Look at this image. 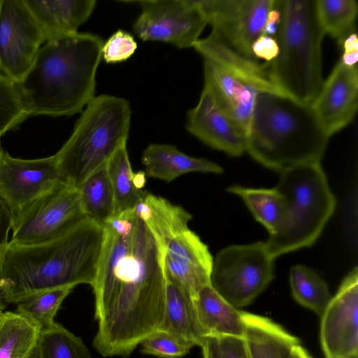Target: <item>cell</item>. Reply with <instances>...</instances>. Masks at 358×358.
Wrapping results in <instances>:
<instances>
[{
  "mask_svg": "<svg viewBox=\"0 0 358 358\" xmlns=\"http://www.w3.org/2000/svg\"><path fill=\"white\" fill-rule=\"evenodd\" d=\"M102 248L92 285L93 340L103 357H128L163 321L166 273L164 254L134 208L114 215L103 225Z\"/></svg>",
  "mask_w": 358,
  "mask_h": 358,
  "instance_id": "obj_1",
  "label": "cell"
},
{
  "mask_svg": "<svg viewBox=\"0 0 358 358\" xmlns=\"http://www.w3.org/2000/svg\"><path fill=\"white\" fill-rule=\"evenodd\" d=\"M103 226L85 217L51 241L6 248L1 260L3 300L17 303L36 292L79 284L92 285L103 241Z\"/></svg>",
  "mask_w": 358,
  "mask_h": 358,
  "instance_id": "obj_2",
  "label": "cell"
},
{
  "mask_svg": "<svg viewBox=\"0 0 358 358\" xmlns=\"http://www.w3.org/2000/svg\"><path fill=\"white\" fill-rule=\"evenodd\" d=\"M102 38L76 33L47 41L18 83L29 115L71 116L94 98Z\"/></svg>",
  "mask_w": 358,
  "mask_h": 358,
  "instance_id": "obj_3",
  "label": "cell"
},
{
  "mask_svg": "<svg viewBox=\"0 0 358 358\" xmlns=\"http://www.w3.org/2000/svg\"><path fill=\"white\" fill-rule=\"evenodd\" d=\"M329 136L310 105L280 93H260L246 134V152L277 171L320 163Z\"/></svg>",
  "mask_w": 358,
  "mask_h": 358,
  "instance_id": "obj_4",
  "label": "cell"
},
{
  "mask_svg": "<svg viewBox=\"0 0 358 358\" xmlns=\"http://www.w3.org/2000/svg\"><path fill=\"white\" fill-rule=\"evenodd\" d=\"M280 22L275 36L278 52L268 63L269 76L285 95L311 105L324 83L322 41L315 0H276Z\"/></svg>",
  "mask_w": 358,
  "mask_h": 358,
  "instance_id": "obj_5",
  "label": "cell"
},
{
  "mask_svg": "<svg viewBox=\"0 0 358 358\" xmlns=\"http://www.w3.org/2000/svg\"><path fill=\"white\" fill-rule=\"evenodd\" d=\"M131 110L125 99L101 94L85 106L73 131L55 154L62 181L78 188L127 145Z\"/></svg>",
  "mask_w": 358,
  "mask_h": 358,
  "instance_id": "obj_6",
  "label": "cell"
},
{
  "mask_svg": "<svg viewBox=\"0 0 358 358\" xmlns=\"http://www.w3.org/2000/svg\"><path fill=\"white\" fill-rule=\"evenodd\" d=\"M275 188L283 198L284 210L265 244L275 259L311 246L332 216L336 201L320 163L281 171Z\"/></svg>",
  "mask_w": 358,
  "mask_h": 358,
  "instance_id": "obj_7",
  "label": "cell"
},
{
  "mask_svg": "<svg viewBox=\"0 0 358 358\" xmlns=\"http://www.w3.org/2000/svg\"><path fill=\"white\" fill-rule=\"evenodd\" d=\"M193 48L203 60L204 84L222 110L246 135L258 95L282 94L270 78L268 63L241 57L208 37L199 39Z\"/></svg>",
  "mask_w": 358,
  "mask_h": 358,
  "instance_id": "obj_8",
  "label": "cell"
},
{
  "mask_svg": "<svg viewBox=\"0 0 358 358\" xmlns=\"http://www.w3.org/2000/svg\"><path fill=\"white\" fill-rule=\"evenodd\" d=\"M142 218L162 247L166 273L194 299L210 284L213 259L208 246L192 231V215L167 199L146 194Z\"/></svg>",
  "mask_w": 358,
  "mask_h": 358,
  "instance_id": "obj_9",
  "label": "cell"
},
{
  "mask_svg": "<svg viewBox=\"0 0 358 358\" xmlns=\"http://www.w3.org/2000/svg\"><path fill=\"white\" fill-rule=\"evenodd\" d=\"M274 260L265 242L224 248L213 260L210 286L235 308L245 307L273 280Z\"/></svg>",
  "mask_w": 358,
  "mask_h": 358,
  "instance_id": "obj_10",
  "label": "cell"
},
{
  "mask_svg": "<svg viewBox=\"0 0 358 358\" xmlns=\"http://www.w3.org/2000/svg\"><path fill=\"white\" fill-rule=\"evenodd\" d=\"M85 217L78 188L62 182L13 219L8 245L30 246L51 241Z\"/></svg>",
  "mask_w": 358,
  "mask_h": 358,
  "instance_id": "obj_11",
  "label": "cell"
},
{
  "mask_svg": "<svg viewBox=\"0 0 358 358\" xmlns=\"http://www.w3.org/2000/svg\"><path fill=\"white\" fill-rule=\"evenodd\" d=\"M207 23L210 39L246 59L257 60L254 42L264 34L267 15L275 0H196Z\"/></svg>",
  "mask_w": 358,
  "mask_h": 358,
  "instance_id": "obj_12",
  "label": "cell"
},
{
  "mask_svg": "<svg viewBox=\"0 0 358 358\" xmlns=\"http://www.w3.org/2000/svg\"><path fill=\"white\" fill-rule=\"evenodd\" d=\"M141 12L133 25L142 41H160L178 48H193L207 20L196 0L124 1Z\"/></svg>",
  "mask_w": 358,
  "mask_h": 358,
  "instance_id": "obj_13",
  "label": "cell"
},
{
  "mask_svg": "<svg viewBox=\"0 0 358 358\" xmlns=\"http://www.w3.org/2000/svg\"><path fill=\"white\" fill-rule=\"evenodd\" d=\"M45 38L24 0L0 1V69L20 83Z\"/></svg>",
  "mask_w": 358,
  "mask_h": 358,
  "instance_id": "obj_14",
  "label": "cell"
},
{
  "mask_svg": "<svg viewBox=\"0 0 358 358\" xmlns=\"http://www.w3.org/2000/svg\"><path fill=\"white\" fill-rule=\"evenodd\" d=\"M62 182L55 155L24 159L1 151L0 200L13 219Z\"/></svg>",
  "mask_w": 358,
  "mask_h": 358,
  "instance_id": "obj_15",
  "label": "cell"
},
{
  "mask_svg": "<svg viewBox=\"0 0 358 358\" xmlns=\"http://www.w3.org/2000/svg\"><path fill=\"white\" fill-rule=\"evenodd\" d=\"M358 269L345 278L321 315L320 338L325 358L357 357Z\"/></svg>",
  "mask_w": 358,
  "mask_h": 358,
  "instance_id": "obj_16",
  "label": "cell"
},
{
  "mask_svg": "<svg viewBox=\"0 0 358 358\" xmlns=\"http://www.w3.org/2000/svg\"><path fill=\"white\" fill-rule=\"evenodd\" d=\"M310 107L329 137L348 126L358 107L357 66H348L340 59Z\"/></svg>",
  "mask_w": 358,
  "mask_h": 358,
  "instance_id": "obj_17",
  "label": "cell"
},
{
  "mask_svg": "<svg viewBox=\"0 0 358 358\" xmlns=\"http://www.w3.org/2000/svg\"><path fill=\"white\" fill-rule=\"evenodd\" d=\"M185 127L204 144L230 156L246 152V135L219 107L206 84L197 104L187 112Z\"/></svg>",
  "mask_w": 358,
  "mask_h": 358,
  "instance_id": "obj_18",
  "label": "cell"
},
{
  "mask_svg": "<svg viewBox=\"0 0 358 358\" xmlns=\"http://www.w3.org/2000/svg\"><path fill=\"white\" fill-rule=\"evenodd\" d=\"M39 25L45 42L78 33L92 13L95 0H24Z\"/></svg>",
  "mask_w": 358,
  "mask_h": 358,
  "instance_id": "obj_19",
  "label": "cell"
},
{
  "mask_svg": "<svg viewBox=\"0 0 358 358\" xmlns=\"http://www.w3.org/2000/svg\"><path fill=\"white\" fill-rule=\"evenodd\" d=\"M141 161L145 174L167 182L190 172L220 174L223 169L204 158L191 157L168 144L151 143L144 150Z\"/></svg>",
  "mask_w": 358,
  "mask_h": 358,
  "instance_id": "obj_20",
  "label": "cell"
},
{
  "mask_svg": "<svg viewBox=\"0 0 358 358\" xmlns=\"http://www.w3.org/2000/svg\"><path fill=\"white\" fill-rule=\"evenodd\" d=\"M158 330L178 336L194 346H201L207 337L199 320L194 298L167 275L164 315Z\"/></svg>",
  "mask_w": 358,
  "mask_h": 358,
  "instance_id": "obj_21",
  "label": "cell"
},
{
  "mask_svg": "<svg viewBox=\"0 0 358 358\" xmlns=\"http://www.w3.org/2000/svg\"><path fill=\"white\" fill-rule=\"evenodd\" d=\"M250 358H289L299 338L264 316L241 311Z\"/></svg>",
  "mask_w": 358,
  "mask_h": 358,
  "instance_id": "obj_22",
  "label": "cell"
},
{
  "mask_svg": "<svg viewBox=\"0 0 358 358\" xmlns=\"http://www.w3.org/2000/svg\"><path fill=\"white\" fill-rule=\"evenodd\" d=\"M194 301L199 322L206 336L244 337L241 311L222 298L210 285L199 292Z\"/></svg>",
  "mask_w": 358,
  "mask_h": 358,
  "instance_id": "obj_23",
  "label": "cell"
},
{
  "mask_svg": "<svg viewBox=\"0 0 358 358\" xmlns=\"http://www.w3.org/2000/svg\"><path fill=\"white\" fill-rule=\"evenodd\" d=\"M40 331L17 313H0V358H38Z\"/></svg>",
  "mask_w": 358,
  "mask_h": 358,
  "instance_id": "obj_24",
  "label": "cell"
},
{
  "mask_svg": "<svg viewBox=\"0 0 358 358\" xmlns=\"http://www.w3.org/2000/svg\"><path fill=\"white\" fill-rule=\"evenodd\" d=\"M86 217L103 225L115 215V199L106 166L90 176L78 188Z\"/></svg>",
  "mask_w": 358,
  "mask_h": 358,
  "instance_id": "obj_25",
  "label": "cell"
},
{
  "mask_svg": "<svg viewBox=\"0 0 358 358\" xmlns=\"http://www.w3.org/2000/svg\"><path fill=\"white\" fill-rule=\"evenodd\" d=\"M115 199V215L133 209L144 199L147 192L136 189L127 145L120 148L110 157L106 166Z\"/></svg>",
  "mask_w": 358,
  "mask_h": 358,
  "instance_id": "obj_26",
  "label": "cell"
},
{
  "mask_svg": "<svg viewBox=\"0 0 358 358\" xmlns=\"http://www.w3.org/2000/svg\"><path fill=\"white\" fill-rule=\"evenodd\" d=\"M73 287H61L31 294L18 302L16 313L38 328L46 331L55 326L54 318L64 299Z\"/></svg>",
  "mask_w": 358,
  "mask_h": 358,
  "instance_id": "obj_27",
  "label": "cell"
},
{
  "mask_svg": "<svg viewBox=\"0 0 358 358\" xmlns=\"http://www.w3.org/2000/svg\"><path fill=\"white\" fill-rule=\"evenodd\" d=\"M289 282L295 301L321 316L331 298L326 282L311 268L296 265L290 270Z\"/></svg>",
  "mask_w": 358,
  "mask_h": 358,
  "instance_id": "obj_28",
  "label": "cell"
},
{
  "mask_svg": "<svg viewBox=\"0 0 358 358\" xmlns=\"http://www.w3.org/2000/svg\"><path fill=\"white\" fill-rule=\"evenodd\" d=\"M319 24L339 43L355 32L358 5L355 0H315Z\"/></svg>",
  "mask_w": 358,
  "mask_h": 358,
  "instance_id": "obj_29",
  "label": "cell"
},
{
  "mask_svg": "<svg viewBox=\"0 0 358 358\" xmlns=\"http://www.w3.org/2000/svg\"><path fill=\"white\" fill-rule=\"evenodd\" d=\"M227 191L241 197L255 219L272 232L279 224L284 210V201L274 187L255 189L233 185Z\"/></svg>",
  "mask_w": 358,
  "mask_h": 358,
  "instance_id": "obj_30",
  "label": "cell"
},
{
  "mask_svg": "<svg viewBox=\"0 0 358 358\" xmlns=\"http://www.w3.org/2000/svg\"><path fill=\"white\" fill-rule=\"evenodd\" d=\"M38 358H91L82 339L59 324L40 332Z\"/></svg>",
  "mask_w": 358,
  "mask_h": 358,
  "instance_id": "obj_31",
  "label": "cell"
},
{
  "mask_svg": "<svg viewBox=\"0 0 358 358\" xmlns=\"http://www.w3.org/2000/svg\"><path fill=\"white\" fill-rule=\"evenodd\" d=\"M27 114L18 83L0 69V138L22 123Z\"/></svg>",
  "mask_w": 358,
  "mask_h": 358,
  "instance_id": "obj_32",
  "label": "cell"
},
{
  "mask_svg": "<svg viewBox=\"0 0 358 358\" xmlns=\"http://www.w3.org/2000/svg\"><path fill=\"white\" fill-rule=\"evenodd\" d=\"M140 345L143 354L159 358H180L194 347L180 336L162 330L148 336Z\"/></svg>",
  "mask_w": 358,
  "mask_h": 358,
  "instance_id": "obj_33",
  "label": "cell"
},
{
  "mask_svg": "<svg viewBox=\"0 0 358 358\" xmlns=\"http://www.w3.org/2000/svg\"><path fill=\"white\" fill-rule=\"evenodd\" d=\"M136 48L137 43L134 36L119 29L103 42L101 57L108 64L122 62L130 58Z\"/></svg>",
  "mask_w": 358,
  "mask_h": 358,
  "instance_id": "obj_34",
  "label": "cell"
},
{
  "mask_svg": "<svg viewBox=\"0 0 358 358\" xmlns=\"http://www.w3.org/2000/svg\"><path fill=\"white\" fill-rule=\"evenodd\" d=\"M217 341L220 358H250L244 337L220 336Z\"/></svg>",
  "mask_w": 358,
  "mask_h": 358,
  "instance_id": "obj_35",
  "label": "cell"
},
{
  "mask_svg": "<svg viewBox=\"0 0 358 358\" xmlns=\"http://www.w3.org/2000/svg\"><path fill=\"white\" fill-rule=\"evenodd\" d=\"M252 52L257 60L260 62L263 59L266 63H270L278 52L277 41L275 38L263 34L254 42Z\"/></svg>",
  "mask_w": 358,
  "mask_h": 358,
  "instance_id": "obj_36",
  "label": "cell"
},
{
  "mask_svg": "<svg viewBox=\"0 0 358 358\" xmlns=\"http://www.w3.org/2000/svg\"><path fill=\"white\" fill-rule=\"evenodd\" d=\"M13 217L6 205L0 200V307L3 308L1 290V266L3 254L8 244L9 232L12 229Z\"/></svg>",
  "mask_w": 358,
  "mask_h": 358,
  "instance_id": "obj_37",
  "label": "cell"
},
{
  "mask_svg": "<svg viewBox=\"0 0 358 358\" xmlns=\"http://www.w3.org/2000/svg\"><path fill=\"white\" fill-rule=\"evenodd\" d=\"M344 52L341 60L346 65L357 66L358 40L355 32L350 34L341 43Z\"/></svg>",
  "mask_w": 358,
  "mask_h": 358,
  "instance_id": "obj_38",
  "label": "cell"
},
{
  "mask_svg": "<svg viewBox=\"0 0 358 358\" xmlns=\"http://www.w3.org/2000/svg\"><path fill=\"white\" fill-rule=\"evenodd\" d=\"M280 12L276 5L269 11L264 29V34L275 38L280 22Z\"/></svg>",
  "mask_w": 358,
  "mask_h": 358,
  "instance_id": "obj_39",
  "label": "cell"
},
{
  "mask_svg": "<svg viewBox=\"0 0 358 358\" xmlns=\"http://www.w3.org/2000/svg\"><path fill=\"white\" fill-rule=\"evenodd\" d=\"M200 347L202 349L203 358H220L217 337L207 336Z\"/></svg>",
  "mask_w": 358,
  "mask_h": 358,
  "instance_id": "obj_40",
  "label": "cell"
},
{
  "mask_svg": "<svg viewBox=\"0 0 358 358\" xmlns=\"http://www.w3.org/2000/svg\"><path fill=\"white\" fill-rule=\"evenodd\" d=\"M289 358H313L300 343L294 345L290 352Z\"/></svg>",
  "mask_w": 358,
  "mask_h": 358,
  "instance_id": "obj_41",
  "label": "cell"
},
{
  "mask_svg": "<svg viewBox=\"0 0 358 358\" xmlns=\"http://www.w3.org/2000/svg\"><path fill=\"white\" fill-rule=\"evenodd\" d=\"M145 176L146 174L145 172L144 171H138L137 173H134L133 183L136 189L139 190H143V188L144 187L146 182Z\"/></svg>",
  "mask_w": 358,
  "mask_h": 358,
  "instance_id": "obj_42",
  "label": "cell"
},
{
  "mask_svg": "<svg viewBox=\"0 0 358 358\" xmlns=\"http://www.w3.org/2000/svg\"><path fill=\"white\" fill-rule=\"evenodd\" d=\"M1 150L0 149V157H1Z\"/></svg>",
  "mask_w": 358,
  "mask_h": 358,
  "instance_id": "obj_43",
  "label": "cell"
},
{
  "mask_svg": "<svg viewBox=\"0 0 358 358\" xmlns=\"http://www.w3.org/2000/svg\"><path fill=\"white\" fill-rule=\"evenodd\" d=\"M348 358H357V357H348Z\"/></svg>",
  "mask_w": 358,
  "mask_h": 358,
  "instance_id": "obj_44",
  "label": "cell"
},
{
  "mask_svg": "<svg viewBox=\"0 0 358 358\" xmlns=\"http://www.w3.org/2000/svg\"><path fill=\"white\" fill-rule=\"evenodd\" d=\"M2 313V312H1Z\"/></svg>",
  "mask_w": 358,
  "mask_h": 358,
  "instance_id": "obj_45",
  "label": "cell"
}]
</instances>
